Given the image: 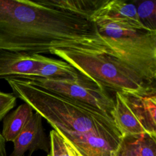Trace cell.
<instances>
[{"label": "cell", "instance_id": "obj_8", "mask_svg": "<svg viewBox=\"0 0 156 156\" xmlns=\"http://www.w3.org/2000/svg\"><path fill=\"white\" fill-rule=\"evenodd\" d=\"M80 74L70 64L63 60H57L41 54V64L32 77L51 80H77Z\"/></svg>", "mask_w": 156, "mask_h": 156}, {"label": "cell", "instance_id": "obj_13", "mask_svg": "<svg viewBox=\"0 0 156 156\" xmlns=\"http://www.w3.org/2000/svg\"><path fill=\"white\" fill-rule=\"evenodd\" d=\"M116 156H137L134 150L130 136L122 137Z\"/></svg>", "mask_w": 156, "mask_h": 156}, {"label": "cell", "instance_id": "obj_12", "mask_svg": "<svg viewBox=\"0 0 156 156\" xmlns=\"http://www.w3.org/2000/svg\"><path fill=\"white\" fill-rule=\"evenodd\" d=\"M16 98L13 93L0 91V121L16 105Z\"/></svg>", "mask_w": 156, "mask_h": 156}, {"label": "cell", "instance_id": "obj_9", "mask_svg": "<svg viewBox=\"0 0 156 156\" xmlns=\"http://www.w3.org/2000/svg\"><path fill=\"white\" fill-rule=\"evenodd\" d=\"M34 112L26 103L19 105L3 118L2 136L7 141H13L29 121Z\"/></svg>", "mask_w": 156, "mask_h": 156}, {"label": "cell", "instance_id": "obj_2", "mask_svg": "<svg viewBox=\"0 0 156 156\" xmlns=\"http://www.w3.org/2000/svg\"><path fill=\"white\" fill-rule=\"evenodd\" d=\"M91 18L114 56L155 82L156 31L127 21Z\"/></svg>", "mask_w": 156, "mask_h": 156}, {"label": "cell", "instance_id": "obj_4", "mask_svg": "<svg viewBox=\"0 0 156 156\" xmlns=\"http://www.w3.org/2000/svg\"><path fill=\"white\" fill-rule=\"evenodd\" d=\"M112 117L122 137L147 133L156 137L155 84L135 91H116Z\"/></svg>", "mask_w": 156, "mask_h": 156}, {"label": "cell", "instance_id": "obj_14", "mask_svg": "<svg viewBox=\"0 0 156 156\" xmlns=\"http://www.w3.org/2000/svg\"><path fill=\"white\" fill-rule=\"evenodd\" d=\"M5 140L0 133V156H6Z\"/></svg>", "mask_w": 156, "mask_h": 156}, {"label": "cell", "instance_id": "obj_5", "mask_svg": "<svg viewBox=\"0 0 156 156\" xmlns=\"http://www.w3.org/2000/svg\"><path fill=\"white\" fill-rule=\"evenodd\" d=\"M28 80L49 91L88 105L112 116L115 106L114 97L111 96L107 90L81 74L77 80L42 78H34Z\"/></svg>", "mask_w": 156, "mask_h": 156}, {"label": "cell", "instance_id": "obj_10", "mask_svg": "<svg viewBox=\"0 0 156 156\" xmlns=\"http://www.w3.org/2000/svg\"><path fill=\"white\" fill-rule=\"evenodd\" d=\"M136 7L140 23L147 29L156 31V1H144Z\"/></svg>", "mask_w": 156, "mask_h": 156}, {"label": "cell", "instance_id": "obj_6", "mask_svg": "<svg viewBox=\"0 0 156 156\" xmlns=\"http://www.w3.org/2000/svg\"><path fill=\"white\" fill-rule=\"evenodd\" d=\"M42 117L35 112L13 141V151L11 156H24L29 151L31 155L38 149L47 152L49 151V144L42 124Z\"/></svg>", "mask_w": 156, "mask_h": 156}, {"label": "cell", "instance_id": "obj_7", "mask_svg": "<svg viewBox=\"0 0 156 156\" xmlns=\"http://www.w3.org/2000/svg\"><path fill=\"white\" fill-rule=\"evenodd\" d=\"M92 17L123 21L143 26L138 20L136 5L121 0L103 1L93 13Z\"/></svg>", "mask_w": 156, "mask_h": 156}, {"label": "cell", "instance_id": "obj_3", "mask_svg": "<svg viewBox=\"0 0 156 156\" xmlns=\"http://www.w3.org/2000/svg\"><path fill=\"white\" fill-rule=\"evenodd\" d=\"M107 90L135 91L155 84L125 62L105 52L54 49L50 52Z\"/></svg>", "mask_w": 156, "mask_h": 156}, {"label": "cell", "instance_id": "obj_1", "mask_svg": "<svg viewBox=\"0 0 156 156\" xmlns=\"http://www.w3.org/2000/svg\"><path fill=\"white\" fill-rule=\"evenodd\" d=\"M6 80L16 98L44 118L78 156H116L122 136L112 116L30 80Z\"/></svg>", "mask_w": 156, "mask_h": 156}, {"label": "cell", "instance_id": "obj_11", "mask_svg": "<svg viewBox=\"0 0 156 156\" xmlns=\"http://www.w3.org/2000/svg\"><path fill=\"white\" fill-rule=\"evenodd\" d=\"M48 156H78L68 142L52 129L49 133V151Z\"/></svg>", "mask_w": 156, "mask_h": 156}]
</instances>
